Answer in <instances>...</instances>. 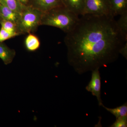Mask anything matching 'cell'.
<instances>
[{"instance_id":"20","label":"cell","mask_w":127,"mask_h":127,"mask_svg":"<svg viewBox=\"0 0 127 127\" xmlns=\"http://www.w3.org/2000/svg\"><path fill=\"white\" fill-rule=\"evenodd\" d=\"M2 20V19H1V17L0 15V21L1 20Z\"/></svg>"},{"instance_id":"12","label":"cell","mask_w":127,"mask_h":127,"mask_svg":"<svg viewBox=\"0 0 127 127\" xmlns=\"http://www.w3.org/2000/svg\"><path fill=\"white\" fill-rule=\"evenodd\" d=\"M25 45L28 50L33 52L40 47V42L37 36L32 33H30L25 39Z\"/></svg>"},{"instance_id":"6","label":"cell","mask_w":127,"mask_h":127,"mask_svg":"<svg viewBox=\"0 0 127 127\" xmlns=\"http://www.w3.org/2000/svg\"><path fill=\"white\" fill-rule=\"evenodd\" d=\"M28 6L43 13L56 7L64 6L62 0H31Z\"/></svg>"},{"instance_id":"14","label":"cell","mask_w":127,"mask_h":127,"mask_svg":"<svg viewBox=\"0 0 127 127\" xmlns=\"http://www.w3.org/2000/svg\"><path fill=\"white\" fill-rule=\"evenodd\" d=\"M103 107L107 111L111 113V114L115 116L116 118L119 117L127 116V103H125L122 106L117 107L115 108H111L104 106V105Z\"/></svg>"},{"instance_id":"3","label":"cell","mask_w":127,"mask_h":127,"mask_svg":"<svg viewBox=\"0 0 127 127\" xmlns=\"http://www.w3.org/2000/svg\"><path fill=\"white\" fill-rule=\"evenodd\" d=\"M43 12L30 6H24L18 28L21 34L32 33L41 26Z\"/></svg>"},{"instance_id":"2","label":"cell","mask_w":127,"mask_h":127,"mask_svg":"<svg viewBox=\"0 0 127 127\" xmlns=\"http://www.w3.org/2000/svg\"><path fill=\"white\" fill-rule=\"evenodd\" d=\"M79 18V16L65 6H60L43 13L41 26L57 28L66 33L73 29Z\"/></svg>"},{"instance_id":"13","label":"cell","mask_w":127,"mask_h":127,"mask_svg":"<svg viewBox=\"0 0 127 127\" xmlns=\"http://www.w3.org/2000/svg\"><path fill=\"white\" fill-rule=\"evenodd\" d=\"M1 28L13 34L15 37L21 35L18 26L12 22L1 20L0 21Z\"/></svg>"},{"instance_id":"7","label":"cell","mask_w":127,"mask_h":127,"mask_svg":"<svg viewBox=\"0 0 127 127\" xmlns=\"http://www.w3.org/2000/svg\"><path fill=\"white\" fill-rule=\"evenodd\" d=\"M0 15L2 20L10 21L19 26L20 14L7 7L0 0Z\"/></svg>"},{"instance_id":"9","label":"cell","mask_w":127,"mask_h":127,"mask_svg":"<svg viewBox=\"0 0 127 127\" xmlns=\"http://www.w3.org/2000/svg\"><path fill=\"white\" fill-rule=\"evenodd\" d=\"M111 15L114 17L127 11V0H109Z\"/></svg>"},{"instance_id":"4","label":"cell","mask_w":127,"mask_h":127,"mask_svg":"<svg viewBox=\"0 0 127 127\" xmlns=\"http://www.w3.org/2000/svg\"><path fill=\"white\" fill-rule=\"evenodd\" d=\"M111 15L109 0H86L82 15Z\"/></svg>"},{"instance_id":"17","label":"cell","mask_w":127,"mask_h":127,"mask_svg":"<svg viewBox=\"0 0 127 127\" xmlns=\"http://www.w3.org/2000/svg\"><path fill=\"white\" fill-rule=\"evenodd\" d=\"M13 34L1 28L0 30V42H2L8 39L15 37Z\"/></svg>"},{"instance_id":"16","label":"cell","mask_w":127,"mask_h":127,"mask_svg":"<svg viewBox=\"0 0 127 127\" xmlns=\"http://www.w3.org/2000/svg\"><path fill=\"white\" fill-rule=\"evenodd\" d=\"M110 127H127V116L119 117L116 118V121Z\"/></svg>"},{"instance_id":"8","label":"cell","mask_w":127,"mask_h":127,"mask_svg":"<svg viewBox=\"0 0 127 127\" xmlns=\"http://www.w3.org/2000/svg\"><path fill=\"white\" fill-rule=\"evenodd\" d=\"M64 6L77 15L81 16L86 0H62Z\"/></svg>"},{"instance_id":"15","label":"cell","mask_w":127,"mask_h":127,"mask_svg":"<svg viewBox=\"0 0 127 127\" xmlns=\"http://www.w3.org/2000/svg\"><path fill=\"white\" fill-rule=\"evenodd\" d=\"M6 6L14 11L21 14L23 6L19 0H0Z\"/></svg>"},{"instance_id":"10","label":"cell","mask_w":127,"mask_h":127,"mask_svg":"<svg viewBox=\"0 0 127 127\" xmlns=\"http://www.w3.org/2000/svg\"><path fill=\"white\" fill-rule=\"evenodd\" d=\"M15 55V50L0 42V58L5 64L7 65L11 63Z\"/></svg>"},{"instance_id":"11","label":"cell","mask_w":127,"mask_h":127,"mask_svg":"<svg viewBox=\"0 0 127 127\" xmlns=\"http://www.w3.org/2000/svg\"><path fill=\"white\" fill-rule=\"evenodd\" d=\"M118 20L116 21L117 27L123 39L127 41V11L120 15Z\"/></svg>"},{"instance_id":"5","label":"cell","mask_w":127,"mask_h":127,"mask_svg":"<svg viewBox=\"0 0 127 127\" xmlns=\"http://www.w3.org/2000/svg\"><path fill=\"white\" fill-rule=\"evenodd\" d=\"M92 72L91 81L86 87V89L96 97L98 105L102 107L104 105L101 98V78L99 69H95Z\"/></svg>"},{"instance_id":"1","label":"cell","mask_w":127,"mask_h":127,"mask_svg":"<svg viewBox=\"0 0 127 127\" xmlns=\"http://www.w3.org/2000/svg\"><path fill=\"white\" fill-rule=\"evenodd\" d=\"M111 15H81L64 42L67 61L82 75L106 67L117 60L125 42Z\"/></svg>"},{"instance_id":"18","label":"cell","mask_w":127,"mask_h":127,"mask_svg":"<svg viewBox=\"0 0 127 127\" xmlns=\"http://www.w3.org/2000/svg\"><path fill=\"white\" fill-rule=\"evenodd\" d=\"M120 55H122L126 59L127 58V42H125L120 50Z\"/></svg>"},{"instance_id":"19","label":"cell","mask_w":127,"mask_h":127,"mask_svg":"<svg viewBox=\"0 0 127 127\" xmlns=\"http://www.w3.org/2000/svg\"><path fill=\"white\" fill-rule=\"evenodd\" d=\"M31 0H19L21 4L23 6H28Z\"/></svg>"}]
</instances>
